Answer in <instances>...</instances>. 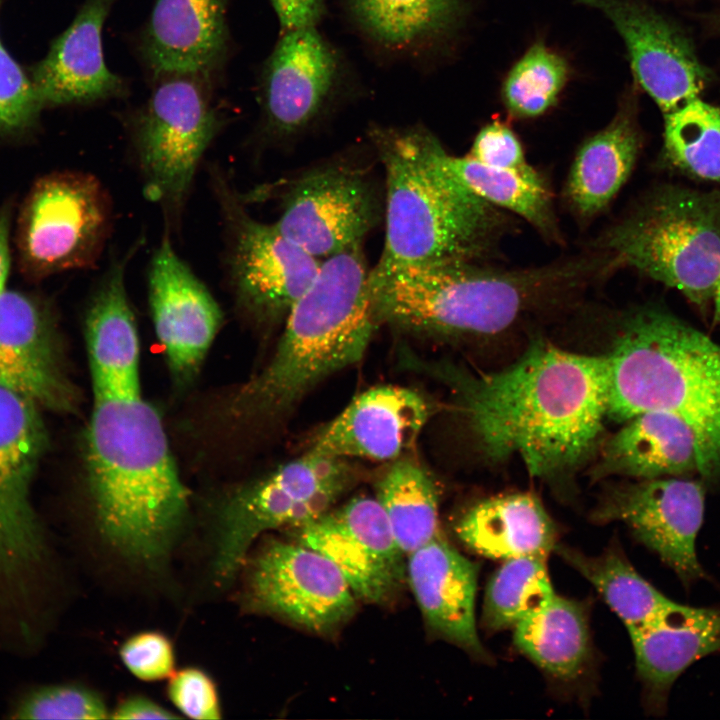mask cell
<instances>
[{
	"mask_svg": "<svg viewBox=\"0 0 720 720\" xmlns=\"http://www.w3.org/2000/svg\"><path fill=\"white\" fill-rule=\"evenodd\" d=\"M241 571L248 611L323 636L337 632L356 612L357 598L340 570L299 542L269 538L248 554Z\"/></svg>",
	"mask_w": 720,
	"mask_h": 720,
	"instance_id": "14",
	"label": "cell"
},
{
	"mask_svg": "<svg viewBox=\"0 0 720 720\" xmlns=\"http://www.w3.org/2000/svg\"><path fill=\"white\" fill-rule=\"evenodd\" d=\"M648 707L662 712L676 679L720 651V608L681 604L665 619L628 630Z\"/></svg>",
	"mask_w": 720,
	"mask_h": 720,
	"instance_id": "28",
	"label": "cell"
},
{
	"mask_svg": "<svg viewBox=\"0 0 720 720\" xmlns=\"http://www.w3.org/2000/svg\"><path fill=\"white\" fill-rule=\"evenodd\" d=\"M167 693L176 709L188 718H222L218 690L208 673L197 667H185L169 678Z\"/></svg>",
	"mask_w": 720,
	"mask_h": 720,
	"instance_id": "41",
	"label": "cell"
},
{
	"mask_svg": "<svg viewBox=\"0 0 720 720\" xmlns=\"http://www.w3.org/2000/svg\"><path fill=\"white\" fill-rule=\"evenodd\" d=\"M148 297L154 329L178 384L192 381L223 321L206 286L162 236L148 270Z\"/></svg>",
	"mask_w": 720,
	"mask_h": 720,
	"instance_id": "19",
	"label": "cell"
},
{
	"mask_svg": "<svg viewBox=\"0 0 720 720\" xmlns=\"http://www.w3.org/2000/svg\"><path fill=\"white\" fill-rule=\"evenodd\" d=\"M111 710L97 692L74 684L41 688L14 711L17 719H108Z\"/></svg>",
	"mask_w": 720,
	"mask_h": 720,
	"instance_id": "38",
	"label": "cell"
},
{
	"mask_svg": "<svg viewBox=\"0 0 720 720\" xmlns=\"http://www.w3.org/2000/svg\"><path fill=\"white\" fill-rule=\"evenodd\" d=\"M229 0H157L139 41L154 79L192 74L209 80L229 50Z\"/></svg>",
	"mask_w": 720,
	"mask_h": 720,
	"instance_id": "24",
	"label": "cell"
},
{
	"mask_svg": "<svg viewBox=\"0 0 720 720\" xmlns=\"http://www.w3.org/2000/svg\"><path fill=\"white\" fill-rule=\"evenodd\" d=\"M664 147L682 171L720 183V106L697 97L665 113Z\"/></svg>",
	"mask_w": 720,
	"mask_h": 720,
	"instance_id": "36",
	"label": "cell"
},
{
	"mask_svg": "<svg viewBox=\"0 0 720 720\" xmlns=\"http://www.w3.org/2000/svg\"><path fill=\"white\" fill-rule=\"evenodd\" d=\"M706 28L713 34L720 35V9L702 16Z\"/></svg>",
	"mask_w": 720,
	"mask_h": 720,
	"instance_id": "46",
	"label": "cell"
},
{
	"mask_svg": "<svg viewBox=\"0 0 720 720\" xmlns=\"http://www.w3.org/2000/svg\"><path fill=\"white\" fill-rule=\"evenodd\" d=\"M0 387L56 411L76 402L45 313L31 297L6 289L0 292Z\"/></svg>",
	"mask_w": 720,
	"mask_h": 720,
	"instance_id": "23",
	"label": "cell"
},
{
	"mask_svg": "<svg viewBox=\"0 0 720 720\" xmlns=\"http://www.w3.org/2000/svg\"><path fill=\"white\" fill-rule=\"evenodd\" d=\"M566 60L542 42L534 43L505 78L502 96L511 115L536 117L557 100L568 79Z\"/></svg>",
	"mask_w": 720,
	"mask_h": 720,
	"instance_id": "37",
	"label": "cell"
},
{
	"mask_svg": "<svg viewBox=\"0 0 720 720\" xmlns=\"http://www.w3.org/2000/svg\"><path fill=\"white\" fill-rule=\"evenodd\" d=\"M474 262L371 268L380 324L433 337H488L584 286L605 271L604 257H579L525 269Z\"/></svg>",
	"mask_w": 720,
	"mask_h": 720,
	"instance_id": "4",
	"label": "cell"
},
{
	"mask_svg": "<svg viewBox=\"0 0 720 720\" xmlns=\"http://www.w3.org/2000/svg\"><path fill=\"white\" fill-rule=\"evenodd\" d=\"M260 132L291 144L358 100L364 86L344 51L319 26L279 31L258 75Z\"/></svg>",
	"mask_w": 720,
	"mask_h": 720,
	"instance_id": "10",
	"label": "cell"
},
{
	"mask_svg": "<svg viewBox=\"0 0 720 720\" xmlns=\"http://www.w3.org/2000/svg\"><path fill=\"white\" fill-rule=\"evenodd\" d=\"M705 489L686 477L635 480L609 487L593 511L598 523L619 521L689 585L705 577L696 552Z\"/></svg>",
	"mask_w": 720,
	"mask_h": 720,
	"instance_id": "17",
	"label": "cell"
},
{
	"mask_svg": "<svg viewBox=\"0 0 720 720\" xmlns=\"http://www.w3.org/2000/svg\"><path fill=\"white\" fill-rule=\"evenodd\" d=\"M89 491L98 533L121 559L158 568L189 511L163 422L139 394L96 395L87 431Z\"/></svg>",
	"mask_w": 720,
	"mask_h": 720,
	"instance_id": "2",
	"label": "cell"
},
{
	"mask_svg": "<svg viewBox=\"0 0 720 720\" xmlns=\"http://www.w3.org/2000/svg\"><path fill=\"white\" fill-rule=\"evenodd\" d=\"M275 225L294 244L324 260L364 238L384 219V186L349 157L313 164L286 181Z\"/></svg>",
	"mask_w": 720,
	"mask_h": 720,
	"instance_id": "12",
	"label": "cell"
},
{
	"mask_svg": "<svg viewBox=\"0 0 720 720\" xmlns=\"http://www.w3.org/2000/svg\"><path fill=\"white\" fill-rule=\"evenodd\" d=\"M112 227V203L102 183L82 172L41 178L18 221L17 245L24 270L46 276L89 268L100 258Z\"/></svg>",
	"mask_w": 720,
	"mask_h": 720,
	"instance_id": "13",
	"label": "cell"
},
{
	"mask_svg": "<svg viewBox=\"0 0 720 720\" xmlns=\"http://www.w3.org/2000/svg\"><path fill=\"white\" fill-rule=\"evenodd\" d=\"M280 31L320 26L326 16L325 0H270Z\"/></svg>",
	"mask_w": 720,
	"mask_h": 720,
	"instance_id": "43",
	"label": "cell"
},
{
	"mask_svg": "<svg viewBox=\"0 0 720 720\" xmlns=\"http://www.w3.org/2000/svg\"><path fill=\"white\" fill-rule=\"evenodd\" d=\"M375 498L406 556L440 532L436 483L416 461L394 460L377 482Z\"/></svg>",
	"mask_w": 720,
	"mask_h": 720,
	"instance_id": "33",
	"label": "cell"
},
{
	"mask_svg": "<svg viewBox=\"0 0 720 720\" xmlns=\"http://www.w3.org/2000/svg\"><path fill=\"white\" fill-rule=\"evenodd\" d=\"M210 176L224 225L226 277L238 307L260 323L284 322L322 260L287 239L275 223L254 218L219 168L212 167Z\"/></svg>",
	"mask_w": 720,
	"mask_h": 720,
	"instance_id": "11",
	"label": "cell"
},
{
	"mask_svg": "<svg viewBox=\"0 0 720 720\" xmlns=\"http://www.w3.org/2000/svg\"><path fill=\"white\" fill-rule=\"evenodd\" d=\"M294 530L340 570L357 600L387 605L407 584L406 555L376 498L355 497Z\"/></svg>",
	"mask_w": 720,
	"mask_h": 720,
	"instance_id": "16",
	"label": "cell"
},
{
	"mask_svg": "<svg viewBox=\"0 0 720 720\" xmlns=\"http://www.w3.org/2000/svg\"><path fill=\"white\" fill-rule=\"evenodd\" d=\"M554 550L599 591L628 630L659 622L681 606L646 581L616 549L599 556L557 544Z\"/></svg>",
	"mask_w": 720,
	"mask_h": 720,
	"instance_id": "32",
	"label": "cell"
},
{
	"mask_svg": "<svg viewBox=\"0 0 720 720\" xmlns=\"http://www.w3.org/2000/svg\"><path fill=\"white\" fill-rule=\"evenodd\" d=\"M599 10L627 48L635 80L665 114L700 97L711 72L673 19L635 0H578Z\"/></svg>",
	"mask_w": 720,
	"mask_h": 720,
	"instance_id": "18",
	"label": "cell"
},
{
	"mask_svg": "<svg viewBox=\"0 0 720 720\" xmlns=\"http://www.w3.org/2000/svg\"><path fill=\"white\" fill-rule=\"evenodd\" d=\"M119 656L125 668L141 681L169 679L175 672L174 646L159 631H141L131 635L121 644Z\"/></svg>",
	"mask_w": 720,
	"mask_h": 720,
	"instance_id": "40",
	"label": "cell"
},
{
	"mask_svg": "<svg viewBox=\"0 0 720 720\" xmlns=\"http://www.w3.org/2000/svg\"><path fill=\"white\" fill-rule=\"evenodd\" d=\"M453 392L484 456H518L546 480L575 470L596 448L607 417L606 355L534 340L510 366L474 372L447 361L406 358Z\"/></svg>",
	"mask_w": 720,
	"mask_h": 720,
	"instance_id": "1",
	"label": "cell"
},
{
	"mask_svg": "<svg viewBox=\"0 0 720 720\" xmlns=\"http://www.w3.org/2000/svg\"><path fill=\"white\" fill-rule=\"evenodd\" d=\"M351 31L384 64L423 71L446 52L462 27L466 0H338Z\"/></svg>",
	"mask_w": 720,
	"mask_h": 720,
	"instance_id": "20",
	"label": "cell"
},
{
	"mask_svg": "<svg viewBox=\"0 0 720 720\" xmlns=\"http://www.w3.org/2000/svg\"><path fill=\"white\" fill-rule=\"evenodd\" d=\"M468 156L490 167L521 172L535 170L526 162L517 136L500 121H493L479 131Z\"/></svg>",
	"mask_w": 720,
	"mask_h": 720,
	"instance_id": "42",
	"label": "cell"
},
{
	"mask_svg": "<svg viewBox=\"0 0 720 720\" xmlns=\"http://www.w3.org/2000/svg\"><path fill=\"white\" fill-rule=\"evenodd\" d=\"M478 567L440 532L406 556V578L429 630L478 658L489 659L476 629Z\"/></svg>",
	"mask_w": 720,
	"mask_h": 720,
	"instance_id": "25",
	"label": "cell"
},
{
	"mask_svg": "<svg viewBox=\"0 0 720 720\" xmlns=\"http://www.w3.org/2000/svg\"><path fill=\"white\" fill-rule=\"evenodd\" d=\"M608 366L607 417L657 411L697 433L720 476V344L671 312L640 307L622 320Z\"/></svg>",
	"mask_w": 720,
	"mask_h": 720,
	"instance_id": "6",
	"label": "cell"
},
{
	"mask_svg": "<svg viewBox=\"0 0 720 720\" xmlns=\"http://www.w3.org/2000/svg\"><path fill=\"white\" fill-rule=\"evenodd\" d=\"M9 228V214L7 210H0V292L5 289L10 266Z\"/></svg>",
	"mask_w": 720,
	"mask_h": 720,
	"instance_id": "45",
	"label": "cell"
},
{
	"mask_svg": "<svg viewBox=\"0 0 720 720\" xmlns=\"http://www.w3.org/2000/svg\"><path fill=\"white\" fill-rule=\"evenodd\" d=\"M384 171L385 242L373 270L474 262L495 252L508 223L447 167L446 150L421 124H372Z\"/></svg>",
	"mask_w": 720,
	"mask_h": 720,
	"instance_id": "3",
	"label": "cell"
},
{
	"mask_svg": "<svg viewBox=\"0 0 720 720\" xmlns=\"http://www.w3.org/2000/svg\"><path fill=\"white\" fill-rule=\"evenodd\" d=\"M712 301L714 303L715 320L720 324V276L717 281Z\"/></svg>",
	"mask_w": 720,
	"mask_h": 720,
	"instance_id": "47",
	"label": "cell"
},
{
	"mask_svg": "<svg viewBox=\"0 0 720 720\" xmlns=\"http://www.w3.org/2000/svg\"><path fill=\"white\" fill-rule=\"evenodd\" d=\"M40 108L31 79L0 39V138L31 126Z\"/></svg>",
	"mask_w": 720,
	"mask_h": 720,
	"instance_id": "39",
	"label": "cell"
},
{
	"mask_svg": "<svg viewBox=\"0 0 720 720\" xmlns=\"http://www.w3.org/2000/svg\"><path fill=\"white\" fill-rule=\"evenodd\" d=\"M546 557L505 560L491 578L484 598L482 622L490 631L514 628L554 596Z\"/></svg>",
	"mask_w": 720,
	"mask_h": 720,
	"instance_id": "35",
	"label": "cell"
},
{
	"mask_svg": "<svg viewBox=\"0 0 720 720\" xmlns=\"http://www.w3.org/2000/svg\"><path fill=\"white\" fill-rule=\"evenodd\" d=\"M142 241L113 257L87 308L85 337L93 396L141 393L140 342L125 274Z\"/></svg>",
	"mask_w": 720,
	"mask_h": 720,
	"instance_id": "26",
	"label": "cell"
},
{
	"mask_svg": "<svg viewBox=\"0 0 720 720\" xmlns=\"http://www.w3.org/2000/svg\"><path fill=\"white\" fill-rule=\"evenodd\" d=\"M36 408L0 387V590L16 595H24L47 555L30 499L46 442Z\"/></svg>",
	"mask_w": 720,
	"mask_h": 720,
	"instance_id": "15",
	"label": "cell"
},
{
	"mask_svg": "<svg viewBox=\"0 0 720 720\" xmlns=\"http://www.w3.org/2000/svg\"><path fill=\"white\" fill-rule=\"evenodd\" d=\"M283 324L272 358L235 398L241 416L287 414L321 381L362 358L380 325L362 244L322 260Z\"/></svg>",
	"mask_w": 720,
	"mask_h": 720,
	"instance_id": "5",
	"label": "cell"
},
{
	"mask_svg": "<svg viewBox=\"0 0 720 720\" xmlns=\"http://www.w3.org/2000/svg\"><path fill=\"white\" fill-rule=\"evenodd\" d=\"M454 530L469 549L504 561L522 556L547 557L556 546L554 523L539 499L530 493L480 500L458 518Z\"/></svg>",
	"mask_w": 720,
	"mask_h": 720,
	"instance_id": "29",
	"label": "cell"
},
{
	"mask_svg": "<svg viewBox=\"0 0 720 720\" xmlns=\"http://www.w3.org/2000/svg\"><path fill=\"white\" fill-rule=\"evenodd\" d=\"M178 717V715L143 695H132L124 698L110 713L112 719L128 720L174 719Z\"/></svg>",
	"mask_w": 720,
	"mask_h": 720,
	"instance_id": "44",
	"label": "cell"
},
{
	"mask_svg": "<svg viewBox=\"0 0 720 720\" xmlns=\"http://www.w3.org/2000/svg\"><path fill=\"white\" fill-rule=\"evenodd\" d=\"M630 266L706 307L720 276V193L662 187L596 241Z\"/></svg>",
	"mask_w": 720,
	"mask_h": 720,
	"instance_id": "7",
	"label": "cell"
},
{
	"mask_svg": "<svg viewBox=\"0 0 720 720\" xmlns=\"http://www.w3.org/2000/svg\"><path fill=\"white\" fill-rule=\"evenodd\" d=\"M116 0H86L34 68L31 82L43 106L92 104L127 93V82L105 61L103 27Z\"/></svg>",
	"mask_w": 720,
	"mask_h": 720,
	"instance_id": "22",
	"label": "cell"
},
{
	"mask_svg": "<svg viewBox=\"0 0 720 720\" xmlns=\"http://www.w3.org/2000/svg\"><path fill=\"white\" fill-rule=\"evenodd\" d=\"M445 162L449 170L483 200L522 217L545 237L559 240L551 194L535 170L521 172L490 167L468 155L458 157L448 152Z\"/></svg>",
	"mask_w": 720,
	"mask_h": 720,
	"instance_id": "34",
	"label": "cell"
},
{
	"mask_svg": "<svg viewBox=\"0 0 720 720\" xmlns=\"http://www.w3.org/2000/svg\"><path fill=\"white\" fill-rule=\"evenodd\" d=\"M513 630L517 648L554 679L574 682L587 670L591 641L581 602L554 594Z\"/></svg>",
	"mask_w": 720,
	"mask_h": 720,
	"instance_id": "31",
	"label": "cell"
},
{
	"mask_svg": "<svg viewBox=\"0 0 720 720\" xmlns=\"http://www.w3.org/2000/svg\"><path fill=\"white\" fill-rule=\"evenodd\" d=\"M633 107V102H625L612 121L579 149L565 190L578 216L597 215L628 179L641 143Z\"/></svg>",
	"mask_w": 720,
	"mask_h": 720,
	"instance_id": "30",
	"label": "cell"
},
{
	"mask_svg": "<svg viewBox=\"0 0 720 720\" xmlns=\"http://www.w3.org/2000/svg\"><path fill=\"white\" fill-rule=\"evenodd\" d=\"M603 445L592 475L622 476L635 480L686 477L693 473L711 476L703 445L683 419L650 411L623 422Z\"/></svg>",
	"mask_w": 720,
	"mask_h": 720,
	"instance_id": "27",
	"label": "cell"
},
{
	"mask_svg": "<svg viewBox=\"0 0 720 720\" xmlns=\"http://www.w3.org/2000/svg\"><path fill=\"white\" fill-rule=\"evenodd\" d=\"M430 415V404L413 389L373 387L325 426L311 449L348 460L394 461L413 446Z\"/></svg>",
	"mask_w": 720,
	"mask_h": 720,
	"instance_id": "21",
	"label": "cell"
},
{
	"mask_svg": "<svg viewBox=\"0 0 720 720\" xmlns=\"http://www.w3.org/2000/svg\"><path fill=\"white\" fill-rule=\"evenodd\" d=\"M356 480L348 459L310 449L234 490L216 510L211 568L217 584L235 580L261 535L316 519Z\"/></svg>",
	"mask_w": 720,
	"mask_h": 720,
	"instance_id": "8",
	"label": "cell"
},
{
	"mask_svg": "<svg viewBox=\"0 0 720 720\" xmlns=\"http://www.w3.org/2000/svg\"><path fill=\"white\" fill-rule=\"evenodd\" d=\"M130 118V136L147 200L163 211L166 232L180 224L198 165L224 124L210 80L192 74L156 78Z\"/></svg>",
	"mask_w": 720,
	"mask_h": 720,
	"instance_id": "9",
	"label": "cell"
}]
</instances>
